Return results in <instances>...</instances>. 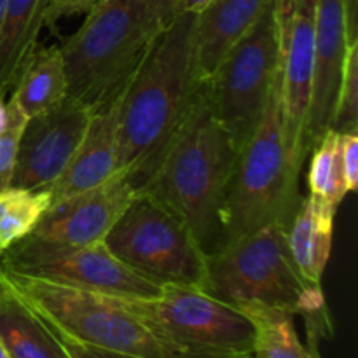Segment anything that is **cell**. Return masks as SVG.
Instances as JSON below:
<instances>
[{
	"instance_id": "cell-1",
	"label": "cell",
	"mask_w": 358,
	"mask_h": 358,
	"mask_svg": "<svg viewBox=\"0 0 358 358\" xmlns=\"http://www.w3.org/2000/svg\"><path fill=\"white\" fill-rule=\"evenodd\" d=\"M194 21V13L175 17L115 101L119 166L136 191L152 177L203 84L196 72Z\"/></svg>"
},
{
	"instance_id": "cell-2",
	"label": "cell",
	"mask_w": 358,
	"mask_h": 358,
	"mask_svg": "<svg viewBox=\"0 0 358 358\" xmlns=\"http://www.w3.org/2000/svg\"><path fill=\"white\" fill-rule=\"evenodd\" d=\"M180 13L177 0H98L59 42L69 96L93 112L110 107Z\"/></svg>"
},
{
	"instance_id": "cell-3",
	"label": "cell",
	"mask_w": 358,
	"mask_h": 358,
	"mask_svg": "<svg viewBox=\"0 0 358 358\" xmlns=\"http://www.w3.org/2000/svg\"><path fill=\"white\" fill-rule=\"evenodd\" d=\"M238 149L210 107L205 83L187 117L140 191L149 192L189 226L210 254L222 241V212Z\"/></svg>"
},
{
	"instance_id": "cell-4",
	"label": "cell",
	"mask_w": 358,
	"mask_h": 358,
	"mask_svg": "<svg viewBox=\"0 0 358 358\" xmlns=\"http://www.w3.org/2000/svg\"><path fill=\"white\" fill-rule=\"evenodd\" d=\"M2 273L37 311L66 358H173L117 296Z\"/></svg>"
},
{
	"instance_id": "cell-5",
	"label": "cell",
	"mask_w": 358,
	"mask_h": 358,
	"mask_svg": "<svg viewBox=\"0 0 358 358\" xmlns=\"http://www.w3.org/2000/svg\"><path fill=\"white\" fill-rule=\"evenodd\" d=\"M301 171L287 140L276 73L261 124L238 152L224 203L220 245L268 226L289 229L303 199Z\"/></svg>"
},
{
	"instance_id": "cell-6",
	"label": "cell",
	"mask_w": 358,
	"mask_h": 358,
	"mask_svg": "<svg viewBox=\"0 0 358 358\" xmlns=\"http://www.w3.org/2000/svg\"><path fill=\"white\" fill-rule=\"evenodd\" d=\"M201 289L229 306L257 301L313 320L317 332L324 329L322 285L301 275L282 226L262 227L206 254Z\"/></svg>"
},
{
	"instance_id": "cell-7",
	"label": "cell",
	"mask_w": 358,
	"mask_h": 358,
	"mask_svg": "<svg viewBox=\"0 0 358 358\" xmlns=\"http://www.w3.org/2000/svg\"><path fill=\"white\" fill-rule=\"evenodd\" d=\"M117 301L177 357H254V329L238 308L196 285L161 287L156 297Z\"/></svg>"
},
{
	"instance_id": "cell-8",
	"label": "cell",
	"mask_w": 358,
	"mask_h": 358,
	"mask_svg": "<svg viewBox=\"0 0 358 358\" xmlns=\"http://www.w3.org/2000/svg\"><path fill=\"white\" fill-rule=\"evenodd\" d=\"M103 243L119 261L159 287L205 283V250L187 224L149 192H136Z\"/></svg>"
},
{
	"instance_id": "cell-9",
	"label": "cell",
	"mask_w": 358,
	"mask_h": 358,
	"mask_svg": "<svg viewBox=\"0 0 358 358\" xmlns=\"http://www.w3.org/2000/svg\"><path fill=\"white\" fill-rule=\"evenodd\" d=\"M276 73L278 28L273 2L255 27L203 80L210 107L238 152L261 124Z\"/></svg>"
},
{
	"instance_id": "cell-10",
	"label": "cell",
	"mask_w": 358,
	"mask_h": 358,
	"mask_svg": "<svg viewBox=\"0 0 358 358\" xmlns=\"http://www.w3.org/2000/svg\"><path fill=\"white\" fill-rule=\"evenodd\" d=\"M0 269L59 285L124 297H156L161 287L119 261L103 241L65 245L28 234L0 252Z\"/></svg>"
},
{
	"instance_id": "cell-11",
	"label": "cell",
	"mask_w": 358,
	"mask_h": 358,
	"mask_svg": "<svg viewBox=\"0 0 358 358\" xmlns=\"http://www.w3.org/2000/svg\"><path fill=\"white\" fill-rule=\"evenodd\" d=\"M278 28V80L283 124L290 150L301 168L306 163L304 131L315 76L317 0H275Z\"/></svg>"
},
{
	"instance_id": "cell-12",
	"label": "cell",
	"mask_w": 358,
	"mask_h": 358,
	"mask_svg": "<svg viewBox=\"0 0 358 358\" xmlns=\"http://www.w3.org/2000/svg\"><path fill=\"white\" fill-rule=\"evenodd\" d=\"M93 110L66 96L49 110L27 119L10 185L49 189L79 147Z\"/></svg>"
},
{
	"instance_id": "cell-13",
	"label": "cell",
	"mask_w": 358,
	"mask_h": 358,
	"mask_svg": "<svg viewBox=\"0 0 358 358\" xmlns=\"http://www.w3.org/2000/svg\"><path fill=\"white\" fill-rule=\"evenodd\" d=\"M124 170L94 187L51 203L31 234L65 245H93L105 240L136 196Z\"/></svg>"
},
{
	"instance_id": "cell-14",
	"label": "cell",
	"mask_w": 358,
	"mask_h": 358,
	"mask_svg": "<svg viewBox=\"0 0 358 358\" xmlns=\"http://www.w3.org/2000/svg\"><path fill=\"white\" fill-rule=\"evenodd\" d=\"M345 0H317L315 23V76L310 112L304 131V152L310 156L318 140L331 129L336 93L341 79L343 63L348 51Z\"/></svg>"
},
{
	"instance_id": "cell-15",
	"label": "cell",
	"mask_w": 358,
	"mask_h": 358,
	"mask_svg": "<svg viewBox=\"0 0 358 358\" xmlns=\"http://www.w3.org/2000/svg\"><path fill=\"white\" fill-rule=\"evenodd\" d=\"M275 0H210L194 21V59L205 80L238 41L255 27Z\"/></svg>"
},
{
	"instance_id": "cell-16",
	"label": "cell",
	"mask_w": 358,
	"mask_h": 358,
	"mask_svg": "<svg viewBox=\"0 0 358 358\" xmlns=\"http://www.w3.org/2000/svg\"><path fill=\"white\" fill-rule=\"evenodd\" d=\"M115 101L110 107L93 112L72 159L69 161L58 180L49 187L52 201L94 187L121 170Z\"/></svg>"
},
{
	"instance_id": "cell-17",
	"label": "cell",
	"mask_w": 358,
	"mask_h": 358,
	"mask_svg": "<svg viewBox=\"0 0 358 358\" xmlns=\"http://www.w3.org/2000/svg\"><path fill=\"white\" fill-rule=\"evenodd\" d=\"M338 208L313 194L303 196L301 205L287 229L290 254L301 275L315 285H322L325 268L332 254L334 217Z\"/></svg>"
},
{
	"instance_id": "cell-18",
	"label": "cell",
	"mask_w": 358,
	"mask_h": 358,
	"mask_svg": "<svg viewBox=\"0 0 358 358\" xmlns=\"http://www.w3.org/2000/svg\"><path fill=\"white\" fill-rule=\"evenodd\" d=\"M0 339L9 358H66L37 311L0 271Z\"/></svg>"
},
{
	"instance_id": "cell-19",
	"label": "cell",
	"mask_w": 358,
	"mask_h": 358,
	"mask_svg": "<svg viewBox=\"0 0 358 358\" xmlns=\"http://www.w3.org/2000/svg\"><path fill=\"white\" fill-rule=\"evenodd\" d=\"M49 0H6L0 20V93L6 96L37 48Z\"/></svg>"
},
{
	"instance_id": "cell-20",
	"label": "cell",
	"mask_w": 358,
	"mask_h": 358,
	"mask_svg": "<svg viewBox=\"0 0 358 358\" xmlns=\"http://www.w3.org/2000/svg\"><path fill=\"white\" fill-rule=\"evenodd\" d=\"M69 96L65 62L59 44L34 49L10 90L13 98L27 117L49 110Z\"/></svg>"
},
{
	"instance_id": "cell-21",
	"label": "cell",
	"mask_w": 358,
	"mask_h": 358,
	"mask_svg": "<svg viewBox=\"0 0 358 358\" xmlns=\"http://www.w3.org/2000/svg\"><path fill=\"white\" fill-rule=\"evenodd\" d=\"M238 310L254 329V357L257 358H311L313 353L297 334L296 315L282 308L248 301Z\"/></svg>"
},
{
	"instance_id": "cell-22",
	"label": "cell",
	"mask_w": 358,
	"mask_h": 358,
	"mask_svg": "<svg viewBox=\"0 0 358 358\" xmlns=\"http://www.w3.org/2000/svg\"><path fill=\"white\" fill-rule=\"evenodd\" d=\"M51 203L49 189H0V252L31 234Z\"/></svg>"
},
{
	"instance_id": "cell-23",
	"label": "cell",
	"mask_w": 358,
	"mask_h": 358,
	"mask_svg": "<svg viewBox=\"0 0 358 358\" xmlns=\"http://www.w3.org/2000/svg\"><path fill=\"white\" fill-rule=\"evenodd\" d=\"M341 133L329 129L313 150L310 152V171H308V187L310 194L317 196L322 201L338 208L348 194L341 168V152H339Z\"/></svg>"
},
{
	"instance_id": "cell-24",
	"label": "cell",
	"mask_w": 358,
	"mask_h": 358,
	"mask_svg": "<svg viewBox=\"0 0 358 358\" xmlns=\"http://www.w3.org/2000/svg\"><path fill=\"white\" fill-rule=\"evenodd\" d=\"M331 129L358 133V42L348 45L334 101Z\"/></svg>"
},
{
	"instance_id": "cell-25",
	"label": "cell",
	"mask_w": 358,
	"mask_h": 358,
	"mask_svg": "<svg viewBox=\"0 0 358 358\" xmlns=\"http://www.w3.org/2000/svg\"><path fill=\"white\" fill-rule=\"evenodd\" d=\"M27 115L20 105L7 98L6 101V122L0 129V189H6L13 180L14 168H16L17 149H20L21 133L27 124Z\"/></svg>"
},
{
	"instance_id": "cell-26",
	"label": "cell",
	"mask_w": 358,
	"mask_h": 358,
	"mask_svg": "<svg viewBox=\"0 0 358 358\" xmlns=\"http://www.w3.org/2000/svg\"><path fill=\"white\" fill-rule=\"evenodd\" d=\"M341 168L348 192L357 191L358 185V133H341L339 138Z\"/></svg>"
},
{
	"instance_id": "cell-27",
	"label": "cell",
	"mask_w": 358,
	"mask_h": 358,
	"mask_svg": "<svg viewBox=\"0 0 358 358\" xmlns=\"http://www.w3.org/2000/svg\"><path fill=\"white\" fill-rule=\"evenodd\" d=\"M96 2L98 0H49L45 10V27L55 30L59 20L87 14Z\"/></svg>"
},
{
	"instance_id": "cell-28",
	"label": "cell",
	"mask_w": 358,
	"mask_h": 358,
	"mask_svg": "<svg viewBox=\"0 0 358 358\" xmlns=\"http://www.w3.org/2000/svg\"><path fill=\"white\" fill-rule=\"evenodd\" d=\"M346 30L350 44L358 42V0H345Z\"/></svg>"
},
{
	"instance_id": "cell-29",
	"label": "cell",
	"mask_w": 358,
	"mask_h": 358,
	"mask_svg": "<svg viewBox=\"0 0 358 358\" xmlns=\"http://www.w3.org/2000/svg\"><path fill=\"white\" fill-rule=\"evenodd\" d=\"M182 13H199L210 0H177Z\"/></svg>"
},
{
	"instance_id": "cell-30",
	"label": "cell",
	"mask_w": 358,
	"mask_h": 358,
	"mask_svg": "<svg viewBox=\"0 0 358 358\" xmlns=\"http://www.w3.org/2000/svg\"><path fill=\"white\" fill-rule=\"evenodd\" d=\"M3 122H6V100H3V94L0 93V129L3 128Z\"/></svg>"
},
{
	"instance_id": "cell-31",
	"label": "cell",
	"mask_w": 358,
	"mask_h": 358,
	"mask_svg": "<svg viewBox=\"0 0 358 358\" xmlns=\"http://www.w3.org/2000/svg\"><path fill=\"white\" fill-rule=\"evenodd\" d=\"M0 358H9V353H7L6 346H3L2 339H0Z\"/></svg>"
},
{
	"instance_id": "cell-32",
	"label": "cell",
	"mask_w": 358,
	"mask_h": 358,
	"mask_svg": "<svg viewBox=\"0 0 358 358\" xmlns=\"http://www.w3.org/2000/svg\"><path fill=\"white\" fill-rule=\"evenodd\" d=\"M3 7H6V0H0V20H2V14H3Z\"/></svg>"
}]
</instances>
